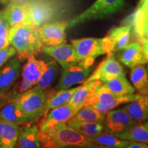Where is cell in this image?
Wrapping results in <instances>:
<instances>
[{
  "instance_id": "cell-34",
  "label": "cell",
  "mask_w": 148,
  "mask_h": 148,
  "mask_svg": "<svg viewBox=\"0 0 148 148\" xmlns=\"http://www.w3.org/2000/svg\"><path fill=\"white\" fill-rule=\"evenodd\" d=\"M16 53V49L12 46L8 45L0 49V68Z\"/></svg>"
},
{
  "instance_id": "cell-38",
  "label": "cell",
  "mask_w": 148,
  "mask_h": 148,
  "mask_svg": "<svg viewBox=\"0 0 148 148\" xmlns=\"http://www.w3.org/2000/svg\"><path fill=\"white\" fill-rule=\"evenodd\" d=\"M127 148H148V145L145 143L130 140Z\"/></svg>"
},
{
  "instance_id": "cell-30",
  "label": "cell",
  "mask_w": 148,
  "mask_h": 148,
  "mask_svg": "<svg viewBox=\"0 0 148 148\" xmlns=\"http://www.w3.org/2000/svg\"><path fill=\"white\" fill-rule=\"evenodd\" d=\"M106 114L101 113L92 106H86L77 111L71 120L93 122L104 124Z\"/></svg>"
},
{
  "instance_id": "cell-2",
  "label": "cell",
  "mask_w": 148,
  "mask_h": 148,
  "mask_svg": "<svg viewBox=\"0 0 148 148\" xmlns=\"http://www.w3.org/2000/svg\"><path fill=\"white\" fill-rule=\"evenodd\" d=\"M8 40L21 61L38 54L44 46L38 34V27L31 24L10 27Z\"/></svg>"
},
{
  "instance_id": "cell-22",
  "label": "cell",
  "mask_w": 148,
  "mask_h": 148,
  "mask_svg": "<svg viewBox=\"0 0 148 148\" xmlns=\"http://www.w3.org/2000/svg\"><path fill=\"white\" fill-rule=\"evenodd\" d=\"M101 81L99 79L84 82L74 92L69 103L79 109L84 107L92 92L101 84Z\"/></svg>"
},
{
  "instance_id": "cell-35",
  "label": "cell",
  "mask_w": 148,
  "mask_h": 148,
  "mask_svg": "<svg viewBox=\"0 0 148 148\" xmlns=\"http://www.w3.org/2000/svg\"><path fill=\"white\" fill-rule=\"evenodd\" d=\"M33 86H33L32 84H31L30 83L27 82L25 79H23V77H22L21 80L20 81V82H18L17 83V84H16L13 88L18 92V93H21V92H25L27 91V90H28L29 89H30V88H32Z\"/></svg>"
},
{
  "instance_id": "cell-43",
  "label": "cell",
  "mask_w": 148,
  "mask_h": 148,
  "mask_svg": "<svg viewBox=\"0 0 148 148\" xmlns=\"http://www.w3.org/2000/svg\"><path fill=\"white\" fill-rule=\"evenodd\" d=\"M147 71H148V66H147Z\"/></svg>"
},
{
  "instance_id": "cell-26",
  "label": "cell",
  "mask_w": 148,
  "mask_h": 148,
  "mask_svg": "<svg viewBox=\"0 0 148 148\" xmlns=\"http://www.w3.org/2000/svg\"><path fill=\"white\" fill-rule=\"evenodd\" d=\"M142 95H140L139 93H132L125 95L116 96V97L108 99L107 101L95 103V104L92 105V106L101 113L106 114L108 111L115 108L116 107L119 106L120 105L139 99L142 97Z\"/></svg>"
},
{
  "instance_id": "cell-10",
  "label": "cell",
  "mask_w": 148,
  "mask_h": 148,
  "mask_svg": "<svg viewBox=\"0 0 148 148\" xmlns=\"http://www.w3.org/2000/svg\"><path fill=\"white\" fill-rule=\"evenodd\" d=\"M68 21L48 22L38 27V34L44 45L56 46L66 41Z\"/></svg>"
},
{
  "instance_id": "cell-12",
  "label": "cell",
  "mask_w": 148,
  "mask_h": 148,
  "mask_svg": "<svg viewBox=\"0 0 148 148\" xmlns=\"http://www.w3.org/2000/svg\"><path fill=\"white\" fill-rule=\"evenodd\" d=\"M41 51L52 57L62 69L79 63L73 45L65 42L56 46L44 45Z\"/></svg>"
},
{
  "instance_id": "cell-15",
  "label": "cell",
  "mask_w": 148,
  "mask_h": 148,
  "mask_svg": "<svg viewBox=\"0 0 148 148\" xmlns=\"http://www.w3.org/2000/svg\"><path fill=\"white\" fill-rule=\"evenodd\" d=\"M116 57L121 63L130 68L139 64L145 65L147 63L140 42L128 44L125 48L117 51Z\"/></svg>"
},
{
  "instance_id": "cell-40",
  "label": "cell",
  "mask_w": 148,
  "mask_h": 148,
  "mask_svg": "<svg viewBox=\"0 0 148 148\" xmlns=\"http://www.w3.org/2000/svg\"><path fill=\"white\" fill-rule=\"evenodd\" d=\"M9 1H10V0H0V3H5Z\"/></svg>"
},
{
  "instance_id": "cell-32",
  "label": "cell",
  "mask_w": 148,
  "mask_h": 148,
  "mask_svg": "<svg viewBox=\"0 0 148 148\" xmlns=\"http://www.w3.org/2000/svg\"><path fill=\"white\" fill-rule=\"evenodd\" d=\"M115 97L116 96L112 94L101 82V84L92 92L91 95L90 96L86 101L85 106H92L97 103L107 101Z\"/></svg>"
},
{
  "instance_id": "cell-17",
  "label": "cell",
  "mask_w": 148,
  "mask_h": 148,
  "mask_svg": "<svg viewBox=\"0 0 148 148\" xmlns=\"http://www.w3.org/2000/svg\"><path fill=\"white\" fill-rule=\"evenodd\" d=\"M38 134L39 130L36 123H27L22 125V126H20L15 147L18 148L41 147Z\"/></svg>"
},
{
  "instance_id": "cell-33",
  "label": "cell",
  "mask_w": 148,
  "mask_h": 148,
  "mask_svg": "<svg viewBox=\"0 0 148 148\" xmlns=\"http://www.w3.org/2000/svg\"><path fill=\"white\" fill-rule=\"evenodd\" d=\"M10 26L3 17L0 18V49L10 45L8 40Z\"/></svg>"
},
{
  "instance_id": "cell-3",
  "label": "cell",
  "mask_w": 148,
  "mask_h": 148,
  "mask_svg": "<svg viewBox=\"0 0 148 148\" xmlns=\"http://www.w3.org/2000/svg\"><path fill=\"white\" fill-rule=\"evenodd\" d=\"M47 90L35 86L27 91L18 93L15 99L27 123H37L45 115Z\"/></svg>"
},
{
  "instance_id": "cell-16",
  "label": "cell",
  "mask_w": 148,
  "mask_h": 148,
  "mask_svg": "<svg viewBox=\"0 0 148 148\" xmlns=\"http://www.w3.org/2000/svg\"><path fill=\"white\" fill-rule=\"evenodd\" d=\"M132 32L130 25L114 27L111 29L106 36L110 45V53L117 52L126 47L130 40Z\"/></svg>"
},
{
  "instance_id": "cell-6",
  "label": "cell",
  "mask_w": 148,
  "mask_h": 148,
  "mask_svg": "<svg viewBox=\"0 0 148 148\" xmlns=\"http://www.w3.org/2000/svg\"><path fill=\"white\" fill-rule=\"evenodd\" d=\"M23 5L29 14L32 25L36 27L52 21L62 10V1L58 0H32Z\"/></svg>"
},
{
  "instance_id": "cell-25",
  "label": "cell",
  "mask_w": 148,
  "mask_h": 148,
  "mask_svg": "<svg viewBox=\"0 0 148 148\" xmlns=\"http://www.w3.org/2000/svg\"><path fill=\"white\" fill-rule=\"evenodd\" d=\"M130 79L138 93L148 95V71L144 65L139 64L131 68Z\"/></svg>"
},
{
  "instance_id": "cell-1",
  "label": "cell",
  "mask_w": 148,
  "mask_h": 148,
  "mask_svg": "<svg viewBox=\"0 0 148 148\" xmlns=\"http://www.w3.org/2000/svg\"><path fill=\"white\" fill-rule=\"evenodd\" d=\"M38 136L41 147H98L95 146L97 144L88 140V136L78 132L66 123L39 132Z\"/></svg>"
},
{
  "instance_id": "cell-24",
  "label": "cell",
  "mask_w": 148,
  "mask_h": 148,
  "mask_svg": "<svg viewBox=\"0 0 148 148\" xmlns=\"http://www.w3.org/2000/svg\"><path fill=\"white\" fill-rule=\"evenodd\" d=\"M113 134L121 139L142 142L148 145V121L138 122L124 132Z\"/></svg>"
},
{
  "instance_id": "cell-29",
  "label": "cell",
  "mask_w": 148,
  "mask_h": 148,
  "mask_svg": "<svg viewBox=\"0 0 148 148\" xmlns=\"http://www.w3.org/2000/svg\"><path fill=\"white\" fill-rule=\"evenodd\" d=\"M88 140L97 145H103V147L113 148H125L130 142V140L121 139L116 137L114 134L107 132H102L97 136L88 137Z\"/></svg>"
},
{
  "instance_id": "cell-13",
  "label": "cell",
  "mask_w": 148,
  "mask_h": 148,
  "mask_svg": "<svg viewBox=\"0 0 148 148\" xmlns=\"http://www.w3.org/2000/svg\"><path fill=\"white\" fill-rule=\"evenodd\" d=\"M21 62L18 57L12 58L0 70V92L5 93L13 86L21 73Z\"/></svg>"
},
{
  "instance_id": "cell-4",
  "label": "cell",
  "mask_w": 148,
  "mask_h": 148,
  "mask_svg": "<svg viewBox=\"0 0 148 148\" xmlns=\"http://www.w3.org/2000/svg\"><path fill=\"white\" fill-rule=\"evenodd\" d=\"M79 64L92 66L96 58L110 53L106 37L102 38H84L71 40Z\"/></svg>"
},
{
  "instance_id": "cell-11",
  "label": "cell",
  "mask_w": 148,
  "mask_h": 148,
  "mask_svg": "<svg viewBox=\"0 0 148 148\" xmlns=\"http://www.w3.org/2000/svg\"><path fill=\"white\" fill-rule=\"evenodd\" d=\"M125 72L123 66L116 60L114 53H108L105 58L98 65L91 75L85 82L95 79H99L101 82L108 80L119 76H124Z\"/></svg>"
},
{
  "instance_id": "cell-39",
  "label": "cell",
  "mask_w": 148,
  "mask_h": 148,
  "mask_svg": "<svg viewBox=\"0 0 148 148\" xmlns=\"http://www.w3.org/2000/svg\"><path fill=\"white\" fill-rule=\"evenodd\" d=\"M7 99V95L6 92L5 93H3V92H0V105L2 106L3 103L6 101Z\"/></svg>"
},
{
  "instance_id": "cell-19",
  "label": "cell",
  "mask_w": 148,
  "mask_h": 148,
  "mask_svg": "<svg viewBox=\"0 0 148 148\" xmlns=\"http://www.w3.org/2000/svg\"><path fill=\"white\" fill-rule=\"evenodd\" d=\"M47 69V64L43 61L37 60L34 56L27 59V62L23 66L21 76L33 86L36 85Z\"/></svg>"
},
{
  "instance_id": "cell-36",
  "label": "cell",
  "mask_w": 148,
  "mask_h": 148,
  "mask_svg": "<svg viewBox=\"0 0 148 148\" xmlns=\"http://www.w3.org/2000/svg\"><path fill=\"white\" fill-rule=\"evenodd\" d=\"M135 14L141 16H148V0H142Z\"/></svg>"
},
{
  "instance_id": "cell-42",
  "label": "cell",
  "mask_w": 148,
  "mask_h": 148,
  "mask_svg": "<svg viewBox=\"0 0 148 148\" xmlns=\"http://www.w3.org/2000/svg\"><path fill=\"white\" fill-rule=\"evenodd\" d=\"M1 105H0V107H1Z\"/></svg>"
},
{
  "instance_id": "cell-23",
  "label": "cell",
  "mask_w": 148,
  "mask_h": 148,
  "mask_svg": "<svg viewBox=\"0 0 148 148\" xmlns=\"http://www.w3.org/2000/svg\"><path fill=\"white\" fill-rule=\"evenodd\" d=\"M79 87V86L71 88V89L62 90H56L55 89L49 90V91L47 90V103H46L45 114H47L51 109L69 103L73 93Z\"/></svg>"
},
{
  "instance_id": "cell-18",
  "label": "cell",
  "mask_w": 148,
  "mask_h": 148,
  "mask_svg": "<svg viewBox=\"0 0 148 148\" xmlns=\"http://www.w3.org/2000/svg\"><path fill=\"white\" fill-rule=\"evenodd\" d=\"M2 17L10 27L21 24H31L30 16L25 5L12 1L3 10Z\"/></svg>"
},
{
  "instance_id": "cell-8",
  "label": "cell",
  "mask_w": 148,
  "mask_h": 148,
  "mask_svg": "<svg viewBox=\"0 0 148 148\" xmlns=\"http://www.w3.org/2000/svg\"><path fill=\"white\" fill-rule=\"evenodd\" d=\"M92 71V66L77 64L62 69L60 78L56 86V90H66L73 85L84 83Z\"/></svg>"
},
{
  "instance_id": "cell-9",
  "label": "cell",
  "mask_w": 148,
  "mask_h": 148,
  "mask_svg": "<svg viewBox=\"0 0 148 148\" xmlns=\"http://www.w3.org/2000/svg\"><path fill=\"white\" fill-rule=\"evenodd\" d=\"M137 123L130 117L123 107L112 109L106 113L103 131L112 134H117L124 132Z\"/></svg>"
},
{
  "instance_id": "cell-20",
  "label": "cell",
  "mask_w": 148,
  "mask_h": 148,
  "mask_svg": "<svg viewBox=\"0 0 148 148\" xmlns=\"http://www.w3.org/2000/svg\"><path fill=\"white\" fill-rule=\"evenodd\" d=\"M123 108L133 120L136 122L148 121V95L126 103Z\"/></svg>"
},
{
  "instance_id": "cell-21",
  "label": "cell",
  "mask_w": 148,
  "mask_h": 148,
  "mask_svg": "<svg viewBox=\"0 0 148 148\" xmlns=\"http://www.w3.org/2000/svg\"><path fill=\"white\" fill-rule=\"evenodd\" d=\"M20 125L0 119V147L13 148L17 141Z\"/></svg>"
},
{
  "instance_id": "cell-14",
  "label": "cell",
  "mask_w": 148,
  "mask_h": 148,
  "mask_svg": "<svg viewBox=\"0 0 148 148\" xmlns=\"http://www.w3.org/2000/svg\"><path fill=\"white\" fill-rule=\"evenodd\" d=\"M6 101L0 107V119L18 125L27 123L26 118L16 101V95H10L9 92H6Z\"/></svg>"
},
{
  "instance_id": "cell-37",
  "label": "cell",
  "mask_w": 148,
  "mask_h": 148,
  "mask_svg": "<svg viewBox=\"0 0 148 148\" xmlns=\"http://www.w3.org/2000/svg\"><path fill=\"white\" fill-rule=\"evenodd\" d=\"M138 40L142 45V49H143V53L145 60L148 62V36L143 37Z\"/></svg>"
},
{
  "instance_id": "cell-41",
  "label": "cell",
  "mask_w": 148,
  "mask_h": 148,
  "mask_svg": "<svg viewBox=\"0 0 148 148\" xmlns=\"http://www.w3.org/2000/svg\"><path fill=\"white\" fill-rule=\"evenodd\" d=\"M3 14V10H0V18L2 17Z\"/></svg>"
},
{
  "instance_id": "cell-31",
  "label": "cell",
  "mask_w": 148,
  "mask_h": 148,
  "mask_svg": "<svg viewBox=\"0 0 148 148\" xmlns=\"http://www.w3.org/2000/svg\"><path fill=\"white\" fill-rule=\"evenodd\" d=\"M59 72L58 62L55 60L47 63V69L42 74L36 86L42 90H47L54 82L56 77Z\"/></svg>"
},
{
  "instance_id": "cell-7",
  "label": "cell",
  "mask_w": 148,
  "mask_h": 148,
  "mask_svg": "<svg viewBox=\"0 0 148 148\" xmlns=\"http://www.w3.org/2000/svg\"><path fill=\"white\" fill-rule=\"evenodd\" d=\"M79 110L70 103L51 109L37 123L39 132H45L56 125L66 123Z\"/></svg>"
},
{
  "instance_id": "cell-28",
  "label": "cell",
  "mask_w": 148,
  "mask_h": 148,
  "mask_svg": "<svg viewBox=\"0 0 148 148\" xmlns=\"http://www.w3.org/2000/svg\"><path fill=\"white\" fill-rule=\"evenodd\" d=\"M66 124L88 137L97 136L102 133L104 130V125L93 122L75 121L70 119L67 121Z\"/></svg>"
},
{
  "instance_id": "cell-5",
  "label": "cell",
  "mask_w": 148,
  "mask_h": 148,
  "mask_svg": "<svg viewBox=\"0 0 148 148\" xmlns=\"http://www.w3.org/2000/svg\"><path fill=\"white\" fill-rule=\"evenodd\" d=\"M124 5V0H96L88 9L68 21V27H74L89 20L106 17L119 12Z\"/></svg>"
},
{
  "instance_id": "cell-27",
  "label": "cell",
  "mask_w": 148,
  "mask_h": 148,
  "mask_svg": "<svg viewBox=\"0 0 148 148\" xmlns=\"http://www.w3.org/2000/svg\"><path fill=\"white\" fill-rule=\"evenodd\" d=\"M108 89L115 96L134 93L135 89L124 76H119L102 82Z\"/></svg>"
}]
</instances>
